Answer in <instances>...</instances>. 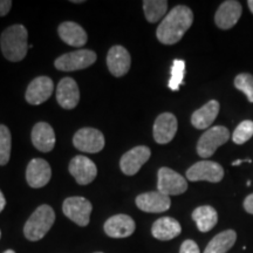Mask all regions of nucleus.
Wrapping results in <instances>:
<instances>
[{
  "label": "nucleus",
  "instance_id": "nucleus-3",
  "mask_svg": "<svg viewBox=\"0 0 253 253\" xmlns=\"http://www.w3.org/2000/svg\"><path fill=\"white\" fill-rule=\"evenodd\" d=\"M55 221V213L49 205L43 204L31 214L24 226V235L31 242H38L47 235Z\"/></svg>",
  "mask_w": 253,
  "mask_h": 253
},
{
  "label": "nucleus",
  "instance_id": "nucleus-21",
  "mask_svg": "<svg viewBox=\"0 0 253 253\" xmlns=\"http://www.w3.org/2000/svg\"><path fill=\"white\" fill-rule=\"evenodd\" d=\"M60 39L69 46L82 47L87 42V33L80 25L73 21H65L58 28Z\"/></svg>",
  "mask_w": 253,
  "mask_h": 253
},
{
  "label": "nucleus",
  "instance_id": "nucleus-20",
  "mask_svg": "<svg viewBox=\"0 0 253 253\" xmlns=\"http://www.w3.org/2000/svg\"><path fill=\"white\" fill-rule=\"evenodd\" d=\"M32 143L38 150L49 153L55 145V132L48 123L39 122L32 129Z\"/></svg>",
  "mask_w": 253,
  "mask_h": 253
},
{
  "label": "nucleus",
  "instance_id": "nucleus-12",
  "mask_svg": "<svg viewBox=\"0 0 253 253\" xmlns=\"http://www.w3.org/2000/svg\"><path fill=\"white\" fill-rule=\"evenodd\" d=\"M136 205L140 210L149 213H161L169 210L171 201L167 195L160 191H150L136 197Z\"/></svg>",
  "mask_w": 253,
  "mask_h": 253
},
{
  "label": "nucleus",
  "instance_id": "nucleus-29",
  "mask_svg": "<svg viewBox=\"0 0 253 253\" xmlns=\"http://www.w3.org/2000/svg\"><path fill=\"white\" fill-rule=\"evenodd\" d=\"M253 136V121L251 120H245L239 126H237L236 130L233 131L232 141L236 144H244L249 140H251Z\"/></svg>",
  "mask_w": 253,
  "mask_h": 253
},
{
  "label": "nucleus",
  "instance_id": "nucleus-18",
  "mask_svg": "<svg viewBox=\"0 0 253 253\" xmlns=\"http://www.w3.org/2000/svg\"><path fill=\"white\" fill-rule=\"evenodd\" d=\"M104 232L112 238H126L136 229L135 221L128 214H115L104 223Z\"/></svg>",
  "mask_w": 253,
  "mask_h": 253
},
{
  "label": "nucleus",
  "instance_id": "nucleus-1",
  "mask_svg": "<svg viewBox=\"0 0 253 253\" xmlns=\"http://www.w3.org/2000/svg\"><path fill=\"white\" fill-rule=\"evenodd\" d=\"M194 23V13L188 6L178 5L168 13L160 24L156 37L164 45H175Z\"/></svg>",
  "mask_w": 253,
  "mask_h": 253
},
{
  "label": "nucleus",
  "instance_id": "nucleus-35",
  "mask_svg": "<svg viewBox=\"0 0 253 253\" xmlns=\"http://www.w3.org/2000/svg\"><path fill=\"white\" fill-rule=\"evenodd\" d=\"M245 162H249V163H251V160H237V161H235V162H232V166H239V164H242V163H245Z\"/></svg>",
  "mask_w": 253,
  "mask_h": 253
},
{
  "label": "nucleus",
  "instance_id": "nucleus-8",
  "mask_svg": "<svg viewBox=\"0 0 253 253\" xmlns=\"http://www.w3.org/2000/svg\"><path fill=\"white\" fill-rule=\"evenodd\" d=\"M224 169L220 164L211 161H201L190 167L186 171V178L191 182L207 181L218 183L223 179Z\"/></svg>",
  "mask_w": 253,
  "mask_h": 253
},
{
  "label": "nucleus",
  "instance_id": "nucleus-22",
  "mask_svg": "<svg viewBox=\"0 0 253 253\" xmlns=\"http://www.w3.org/2000/svg\"><path fill=\"white\" fill-rule=\"evenodd\" d=\"M182 232V226L171 217H162L157 219L151 227V233L158 240H171L178 237Z\"/></svg>",
  "mask_w": 253,
  "mask_h": 253
},
{
  "label": "nucleus",
  "instance_id": "nucleus-38",
  "mask_svg": "<svg viewBox=\"0 0 253 253\" xmlns=\"http://www.w3.org/2000/svg\"><path fill=\"white\" fill-rule=\"evenodd\" d=\"M0 238H1V231H0Z\"/></svg>",
  "mask_w": 253,
  "mask_h": 253
},
{
  "label": "nucleus",
  "instance_id": "nucleus-31",
  "mask_svg": "<svg viewBox=\"0 0 253 253\" xmlns=\"http://www.w3.org/2000/svg\"><path fill=\"white\" fill-rule=\"evenodd\" d=\"M179 253H201V251H199L198 245L194 240L188 239L183 242L181 249H179Z\"/></svg>",
  "mask_w": 253,
  "mask_h": 253
},
{
  "label": "nucleus",
  "instance_id": "nucleus-33",
  "mask_svg": "<svg viewBox=\"0 0 253 253\" xmlns=\"http://www.w3.org/2000/svg\"><path fill=\"white\" fill-rule=\"evenodd\" d=\"M244 209L248 213L253 214V194L249 195L244 201Z\"/></svg>",
  "mask_w": 253,
  "mask_h": 253
},
{
  "label": "nucleus",
  "instance_id": "nucleus-39",
  "mask_svg": "<svg viewBox=\"0 0 253 253\" xmlns=\"http://www.w3.org/2000/svg\"><path fill=\"white\" fill-rule=\"evenodd\" d=\"M95 253H102V252H95Z\"/></svg>",
  "mask_w": 253,
  "mask_h": 253
},
{
  "label": "nucleus",
  "instance_id": "nucleus-24",
  "mask_svg": "<svg viewBox=\"0 0 253 253\" xmlns=\"http://www.w3.org/2000/svg\"><path fill=\"white\" fill-rule=\"evenodd\" d=\"M192 219L196 221V225L201 232H209L216 226L218 214L212 207L203 205V207L195 209L194 212H192Z\"/></svg>",
  "mask_w": 253,
  "mask_h": 253
},
{
  "label": "nucleus",
  "instance_id": "nucleus-4",
  "mask_svg": "<svg viewBox=\"0 0 253 253\" xmlns=\"http://www.w3.org/2000/svg\"><path fill=\"white\" fill-rule=\"evenodd\" d=\"M230 137L231 134L226 126H212L199 137L197 143V154L203 158L211 157L220 145L225 144L230 140Z\"/></svg>",
  "mask_w": 253,
  "mask_h": 253
},
{
  "label": "nucleus",
  "instance_id": "nucleus-7",
  "mask_svg": "<svg viewBox=\"0 0 253 253\" xmlns=\"http://www.w3.org/2000/svg\"><path fill=\"white\" fill-rule=\"evenodd\" d=\"M91 210H93V205L90 202L78 196L65 199L62 204V211L65 216L78 224L79 226H87L89 224Z\"/></svg>",
  "mask_w": 253,
  "mask_h": 253
},
{
  "label": "nucleus",
  "instance_id": "nucleus-13",
  "mask_svg": "<svg viewBox=\"0 0 253 253\" xmlns=\"http://www.w3.org/2000/svg\"><path fill=\"white\" fill-rule=\"evenodd\" d=\"M54 84L48 77H38L28 84L25 99L30 104L38 106L46 102L53 94Z\"/></svg>",
  "mask_w": 253,
  "mask_h": 253
},
{
  "label": "nucleus",
  "instance_id": "nucleus-36",
  "mask_svg": "<svg viewBox=\"0 0 253 253\" xmlns=\"http://www.w3.org/2000/svg\"><path fill=\"white\" fill-rule=\"evenodd\" d=\"M248 5H249L250 11H251V12H252V14H253V0H249V1H248Z\"/></svg>",
  "mask_w": 253,
  "mask_h": 253
},
{
  "label": "nucleus",
  "instance_id": "nucleus-37",
  "mask_svg": "<svg viewBox=\"0 0 253 253\" xmlns=\"http://www.w3.org/2000/svg\"><path fill=\"white\" fill-rule=\"evenodd\" d=\"M4 253H15L13 250H6V251Z\"/></svg>",
  "mask_w": 253,
  "mask_h": 253
},
{
  "label": "nucleus",
  "instance_id": "nucleus-30",
  "mask_svg": "<svg viewBox=\"0 0 253 253\" xmlns=\"http://www.w3.org/2000/svg\"><path fill=\"white\" fill-rule=\"evenodd\" d=\"M235 87L243 91L250 102L253 103V75L249 73H242L235 79Z\"/></svg>",
  "mask_w": 253,
  "mask_h": 253
},
{
  "label": "nucleus",
  "instance_id": "nucleus-14",
  "mask_svg": "<svg viewBox=\"0 0 253 253\" xmlns=\"http://www.w3.org/2000/svg\"><path fill=\"white\" fill-rule=\"evenodd\" d=\"M242 5L236 0H227L221 2L214 14V23L220 30H230L238 23L242 17Z\"/></svg>",
  "mask_w": 253,
  "mask_h": 253
},
{
  "label": "nucleus",
  "instance_id": "nucleus-19",
  "mask_svg": "<svg viewBox=\"0 0 253 253\" xmlns=\"http://www.w3.org/2000/svg\"><path fill=\"white\" fill-rule=\"evenodd\" d=\"M56 100L63 109H74L80 101V90L74 79L63 78L56 88Z\"/></svg>",
  "mask_w": 253,
  "mask_h": 253
},
{
  "label": "nucleus",
  "instance_id": "nucleus-27",
  "mask_svg": "<svg viewBox=\"0 0 253 253\" xmlns=\"http://www.w3.org/2000/svg\"><path fill=\"white\" fill-rule=\"evenodd\" d=\"M12 135L7 126L0 125V166H6L11 157Z\"/></svg>",
  "mask_w": 253,
  "mask_h": 253
},
{
  "label": "nucleus",
  "instance_id": "nucleus-25",
  "mask_svg": "<svg viewBox=\"0 0 253 253\" xmlns=\"http://www.w3.org/2000/svg\"><path fill=\"white\" fill-rule=\"evenodd\" d=\"M237 240V233L233 230H225L218 233L210 240L204 253H226L233 248Z\"/></svg>",
  "mask_w": 253,
  "mask_h": 253
},
{
  "label": "nucleus",
  "instance_id": "nucleus-10",
  "mask_svg": "<svg viewBox=\"0 0 253 253\" xmlns=\"http://www.w3.org/2000/svg\"><path fill=\"white\" fill-rule=\"evenodd\" d=\"M151 156V150L145 145H138L126 153L120 160V168L126 176H132L140 171L143 164L148 162Z\"/></svg>",
  "mask_w": 253,
  "mask_h": 253
},
{
  "label": "nucleus",
  "instance_id": "nucleus-11",
  "mask_svg": "<svg viewBox=\"0 0 253 253\" xmlns=\"http://www.w3.org/2000/svg\"><path fill=\"white\" fill-rule=\"evenodd\" d=\"M69 172L80 185H87L95 179L97 175V168L93 161L86 156H75L69 163Z\"/></svg>",
  "mask_w": 253,
  "mask_h": 253
},
{
  "label": "nucleus",
  "instance_id": "nucleus-9",
  "mask_svg": "<svg viewBox=\"0 0 253 253\" xmlns=\"http://www.w3.org/2000/svg\"><path fill=\"white\" fill-rule=\"evenodd\" d=\"M73 144L78 150L84 153L96 154L104 148V136L94 128H82L75 132Z\"/></svg>",
  "mask_w": 253,
  "mask_h": 253
},
{
  "label": "nucleus",
  "instance_id": "nucleus-6",
  "mask_svg": "<svg viewBox=\"0 0 253 253\" xmlns=\"http://www.w3.org/2000/svg\"><path fill=\"white\" fill-rule=\"evenodd\" d=\"M157 191L167 196L182 195L188 190L186 179L172 169L162 167L157 172Z\"/></svg>",
  "mask_w": 253,
  "mask_h": 253
},
{
  "label": "nucleus",
  "instance_id": "nucleus-28",
  "mask_svg": "<svg viewBox=\"0 0 253 253\" xmlns=\"http://www.w3.org/2000/svg\"><path fill=\"white\" fill-rule=\"evenodd\" d=\"M185 75V62L183 60H173L171 67V77L169 81V88L173 91L178 90L179 86L183 84Z\"/></svg>",
  "mask_w": 253,
  "mask_h": 253
},
{
  "label": "nucleus",
  "instance_id": "nucleus-26",
  "mask_svg": "<svg viewBox=\"0 0 253 253\" xmlns=\"http://www.w3.org/2000/svg\"><path fill=\"white\" fill-rule=\"evenodd\" d=\"M168 1L166 0H144L143 11L145 19L151 24L157 23L167 13Z\"/></svg>",
  "mask_w": 253,
  "mask_h": 253
},
{
  "label": "nucleus",
  "instance_id": "nucleus-15",
  "mask_svg": "<svg viewBox=\"0 0 253 253\" xmlns=\"http://www.w3.org/2000/svg\"><path fill=\"white\" fill-rule=\"evenodd\" d=\"M52 177V169L48 162L42 158H34L28 163L26 179L31 188L39 189L47 185Z\"/></svg>",
  "mask_w": 253,
  "mask_h": 253
},
{
  "label": "nucleus",
  "instance_id": "nucleus-23",
  "mask_svg": "<svg viewBox=\"0 0 253 253\" xmlns=\"http://www.w3.org/2000/svg\"><path fill=\"white\" fill-rule=\"evenodd\" d=\"M219 102L216 100L209 101L207 104H204L202 108L192 114L191 123L195 128L197 129H208L214 120L217 119L218 114H219Z\"/></svg>",
  "mask_w": 253,
  "mask_h": 253
},
{
  "label": "nucleus",
  "instance_id": "nucleus-17",
  "mask_svg": "<svg viewBox=\"0 0 253 253\" xmlns=\"http://www.w3.org/2000/svg\"><path fill=\"white\" fill-rule=\"evenodd\" d=\"M131 58L129 52L123 46L116 45L109 49L107 55V66L114 77L121 78L129 72Z\"/></svg>",
  "mask_w": 253,
  "mask_h": 253
},
{
  "label": "nucleus",
  "instance_id": "nucleus-34",
  "mask_svg": "<svg viewBox=\"0 0 253 253\" xmlns=\"http://www.w3.org/2000/svg\"><path fill=\"white\" fill-rule=\"evenodd\" d=\"M5 207H6V199L4 197V195H2L1 190H0V212L4 210Z\"/></svg>",
  "mask_w": 253,
  "mask_h": 253
},
{
  "label": "nucleus",
  "instance_id": "nucleus-2",
  "mask_svg": "<svg viewBox=\"0 0 253 253\" xmlns=\"http://www.w3.org/2000/svg\"><path fill=\"white\" fill-rule=\"evenodd\" d=\"M27 30L23 25H12L6 28L0 37L2 55L8 61L19 62L27 55Z\"/></svg>",
  "mask_w": 253,
  "mask_h": 253
},
{
  "label": "nucleus",
  "instance_id": "nucleus-5",
  "mask_svg": "<svg viewBox=\"0 0 253 253\" xmlns=\"http://www.w3.org/2000/svg\"><path fill=\"white\" fill-rule=\"evenodd\" d=\"M96 54L89 49H79L66 53L55 60L56 69L62 72H75L90 67L96 61Z\"/></svg>",
  "mask_w": 253,
  "mask_h": 253
},
{
  "label": "nucleus",
  "instance_id": "nucleus-16",
  "mask_svg": "<svg viewBox=\"0 0 253 253\" xmlns=\"http://www.w3.org/2000/svg\"><path fill=\"white\" fill-rule=\"evenodd\" d=\"M178 122L171 113H163L154 123V140L158 144H167L175 137Z\"/></svg>",
  "mask_w": 253,
  "mask_h": 253
},
{
  "label": "nucleus",
  "instance_id": "nucleus-32",
  "mask_svg": "<svg viewBox=\"0 0 253 253\" xmlns=\"http://www.w3.org/2000/svg\"><path fill=\"white\" fill-rule=\"evenodd\" d=\"M12 7L11 0H0V17H5Z\"/></svg>",
  "mask_w": 253,
  "mask_h": 253
}]
</instances>
